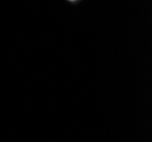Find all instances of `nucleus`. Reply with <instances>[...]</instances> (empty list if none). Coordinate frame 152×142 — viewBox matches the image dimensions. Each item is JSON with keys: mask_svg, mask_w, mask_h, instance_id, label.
<instances>
[{"mask_svg": "<svg viewBox=\"0 0 152 142\" xmlns=\"http://www.w3.org/2000/svg\"><path fill=\"white\" fill-rule=\"evenodd\" d=\"M70 1H74V0H70Z\"/></svg>", "mask_w": 152, "mask_h": 142, "instance_id": "obj_1", "label": "nucleus"}]
</instances>
